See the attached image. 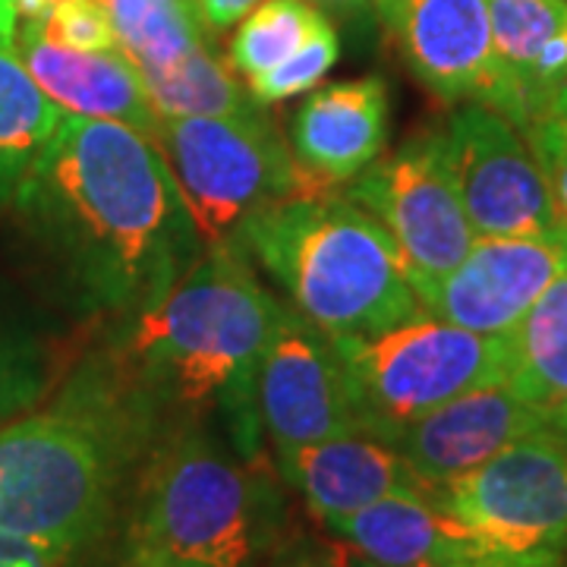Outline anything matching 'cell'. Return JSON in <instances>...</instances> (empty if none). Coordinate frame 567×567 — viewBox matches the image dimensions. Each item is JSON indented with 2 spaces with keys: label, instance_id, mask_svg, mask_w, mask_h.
Returning a JSON list of instances; mask_svg holds the SVG:
<instances>
[{
  "label": "cell",
  "instance_id": "obj_21",
  "mask_svg": "<svg viewBox=\"0 0 567 567\" xmlns=\"http://www.w3.org/2000/svg\"><path fill=\"white\" fill-rule=\"evenodd\" d=\"M121 51L136 70H167L212 44V32L205 29L193 7H181L171 0H99Z\"/></svg>",
  "mask_w": 567,
  "mask_h": 567
},
{
  "label": "cell",
  "instance_id": "obj_6",
  "mask_svg": "<svg viewBox=\"0 0 567 567\" xmlns=\"http://www.w3.org/2000/svg\"><path fill=\"white\" fill-rule=\"evenodd\" d=\"M360 432L391 442L406 423L473 388L505 382L507 334L416 316L375 334L331 338Z\"/></svg>",
  "mask_w": 567,
  "mask_h": 567
},
{
  "label": "cell",
  "instance_id": "obj_11",
  "mask_svg": "<svg viewBox=\"0 0 567 567\" xmlns=\"http://www.w3.org/2000/svg\"><path fill=\"white\" fill-rule=\"evenodd\" d=\"M259 423L275 454L360 432L334 341L281 303L259 363Z\"/></svg>",
  "mask_w": 567,
  "mask_h": 567
},
{
  "label": "cell",
  "instance_id": "obj_34",
  "mask_svg": "<svg viewBox=\"0 0 567 567\" xmlns=\"http://www.w3.org/2000/svg\"><path fill=\"white\" fill-rule=\"evenodd\" d=\"M344 558V567H391V565H379V561H369L363 555H357V551H347L341 555ZM404 567H432V565H404Z\"/></svg>",
  "mask_w": 567,
  "mask_h": 567
},
{
  "label": "cell",
  "instance_id": "obj_16",
  "mask_svg": "<svg viewBox=\"0 0 567 567\" xmlns=\"http://www.w3.org/2000/svg\"><path fill=\"white\" fill-rule=\"evenodd\" d=\"M17 54L39 89L63 114L130 126L142 136H155L158 111L148 99L133 61L117 51H73L44 35L39 20L17 29Z\"/></svg>",
  "mask_w": 567,
  "mask_h": 567
},
{
  "label": "cell",
  "instance_id": "obj_23",
  "mask_svg": "<svg viewBox=\"0 0 567 567\" xmlns=\"http://www.w3.org/2000/svg\"><path fill=\"white\" fill-rule=\"evenodd\" d=\"M324 25H331V20L312 0H262L244 17L237 35L230 39L227 63L240 76L252 80L297 54Z\"/></svg>",
  "mask_w": 567,
  "mask_h": 567
},
{
  "label": "cell",
  "instance_id": "obj_13",
  "mask_svg": "<svg viewBox=\"0 0 567 567\" xmlns=\"http://www.w3.org/2000/svg\"><path fill=\"white\" fill-rule=\"evenodd\" d=\"M375 13L425 92L451 107L498 111L488 0H375Z\"/></svg>",
  "mask_w": 567,
  "mask_h": 567
},
{
  "label": "cell",
  "instance_id": "obj_5",
  "mask_svg": "<svg viewBox=\"0 0 567 567\" xmlns=\"http://www.w3.org/2000/svg\"><path fill=\"white\" fill-rule=\"evenodd\" d=\"M237 244L328 338L375 334L425 312L385 227L338 189L265 208Z\"/></svg>",
  "mask_w": 567,
  "mask_h": 567
},
{
  "label": "cell",
  "instance_id": "obj_1",
  "mask_svg": "<svg viewBox=\"0 0 567 567\" xmlns=\"http://www.w3.org/2000/svg\"><path fill=\"white\" fill-rule=\"evenodd\" d=\"M10 205L82 312L121 322L205 249L158 145L121 123L63 114Z\"/></svg>",
  "mask_w": 567,
  "mask_h": 567
},
{
  "label": "cell",
  "instance_id": "obj_24",
  "mask_svg": "<svg viewBox=\"0 0 567 567\" xmlns=\"http://www.w3.org/2000/svg\"><path fill=\"white\" fill-rule=\"evenodd\" d=\"M61 379V360L35 328L0 316V425L35 410Z\"/></svg>",
  "mask_w": 567,
  "mask_h": 567
},
{
  "label": "cell",
  "instance_id": "obj_28",
  "mask_svg": "<svg viewBox=\"0 0 567 567\" xmlns=\"http://www.w3.org/2000/svg\"><path fill=\"white\" fill-rule=\"evenodd\" d=\"M73 555L58 543L0 529V567H70Z\"/></svg>",
  "mask_w": 567,
  "mask_h": 567
},
{
  "label": "cell",
  "instance_id": "obj_7",
  "mask_svg": "<svg viewBox=\"0 0 567 567\" xmlns=\"http://www.w3.org/2000/svg\"><path fill=\"white\" fill-rule=\"evenodd\" d=\"M152 142L181 186L205 246L237 244L252 215L309 193L290 142L262 104L224 117H162Z\"/></svg>",
  "mask_w": 567,
  "mask_h": 567
},
{
  "label": "cell",
  "instance_id": "obj_14",
  "mask_svg": "<svg viewBox=\"0 0 567 567\" xmlns=\"http://www.w3.org/2000/svg\"><path fill=\"white\" fill-rule=\"evenodd\" d=\"M546 423V410L524 401L507 382H492L406 423L391 445L425 486L442 488Z\"/></svg>",
  "mask_w": 567,
  "mask_h": 567
},
{
  "label": "cell",
  "instance_id": "obj_36",
  "mask_svg": "<svg viewBox=\"0 0 567 567\" xmlns=\"http://www.w3.org/2000/svg\"><path fill=\"white\" fill-rule=\"evenodd\" d=\"M548 117H567V85L558 92V99H555V104H551V114ZM546 121V117H543Z\"/></svg>",
  "mask_w": 567,
  "mask_h": 567
},
{
  "label": "cell",
  "instance_id": "obj_3",
  "mask_svg": "<svg viewBox=\"0 0 567 567\" xmlns=\"http://www.w3.org/2000/svg\"><path fill=\"white\" fill-rule=\"evenodd\" d=\"M278 309L240 244H212L164 300L121 322L111 347L174 423L212 406L234 451L262 461L256 382Z\"/></svg>",
  "mask_w": 567,
  "mask_h": 567
},
{
  "label": "cell",
  "instance_id": "obj_35",
  "mask_svg": "<svg viewBox=\"0 0 567 567\" xmlns=\"http://www.w3.org/2000/svg\"><path fill=\"white\" fill-rule=\"evenodd\" d=\"M284 567H344V558H303V561H290Z\"/></svg>",
  "mask_w": 567,
  "mask_h": 567
},
{
  "label": "cell",
  "instance_id": "obj_20",
  "mask_svg": "<svg viewBox=\"0 0 567 567\" xmlns=\"http://www.w3.org/2000/svg\"><path fill=\"white\" fill-rule=\"evenodd\" d=\"M63 111L22 66L17 48H0V208L54 136Z\"/></svg>",
  "mask_w": 567,
  "mask_h": 567
},
{
  "label": "cell",
  "instance_id": "obj_26",
  "mask_svg": "<svg viewBox=\"0 0 567 567\" xmlns=\"http://www.w3.org/2000/svg\"><path fill=\"white\" fill-rule=\"evenodd\" d=\"M41 29L51 41L73 51H117L111 17L99 0H63L41 17Z\"/></svg>",
  "mask_w": 567,
  "mask_h": 567
},
{
  "label": "cell",
  "instance_id": "obj_27",
  "mask_svg": "<svg viewBox=\"0 0 567 567\" xmlns=\"http://www.w3.org/2000/svg\"><path fill=\"white\" fill-rule=\"evenodd\" d=\"M524 140L529 142V148L551 186V196L567 218V117L536 121L524 133Z\"/></svg>",
  "mask_w": 567,
  "mask_h": 567
},
{
  "label": "cell",
  "instance_id": "obj_31",
  "mask_svg": "<svg viewBox=\"0 0 567 567\" xmlns=\"http://www.w3.org/2000/svg\"><path fill=\"white\" fill-rule=\"evenodd\" d=\"M17 3L13 0H0V48H13L17 44Z\"/></svg>",
  "mask_w": 567,
  "mask_h": 567
},
{
  "label": "cell",
  "instance_id": "obj_22",
  "mask_svg": "<svg viewBox=\"0 0 567 567\" xmlns=\"http://www.w3.org/2000/svg\"><path fill=\"white\" fill-rule=\"evenodd\" d=\"M158 117H224L246 114L259 102L240 85L237 70L212 44L167 70H140Z\"/></svg>",
  "mask_w": 567,
  "mask_h": 567
},
{
  "label": "cell",
  "instance_id": "obj_4",
  "mask_svg": "<svg viewBox=\"0 0 567 567\" xmlns=\"http://www.w3.org/2000/svg\"><path fill=\"white\" fill-rule=\"evenodd\" d=\"M281 529V495L203 420H181L142 466L126 567H259Z\"/></svg>",
  "mask_w": 567,
  "mask_h": 567
},
{
  "label": "cell",
  "instance_id": "obj_10",
  "mask_svg": "<svg viewBox=\"0 0 567 567\" xmlns=\"http://www.w3.org/2000/svg\"><path fill=\"white\" fill-rule=\"evenodd\" d=\"M442 130L476 237H536L567 224L529 142L507 117L486 104H457Z\"/></svg>",
  "mask_w": 567,
  "mask_h": 567
},
{
  "label": "cell",
  "instance_id": "obj_29",
  "mask_svg": "<svg viewBox=\"0 0 567 567\" xmlns=\"http://www.w3.org/2000/svg\"><path fill=\"white\" fill-rule=\"evenodd\" d=\"M259 3H262V0H193L199 20L205 22V29H208L212 35H218L224 29L237 25V22L244 20V17H249Z\"/></svg>",
  "mask_w": 567,
  "mask_h": 567
},
{
  "label": "cell",
  "instance_id": "obj_8",
  "mask_svg": "<svg viewBox=\"0 0 567 567\" xmlns=\"http://www.w3.org/2000/svg\"><path fill=\"white\" fill-rule=\"evenodd\" d=\"M341 193L385 227L413 290L445 278L476 240L447 164L442 123L416 130L391 155H379Z\"/></svg>",
  "mask_w": 567,
  "mask_h": 567
},
{
  "label": "cell",
  "instance_id": "obj_12",
  "mask_svg": "<svg viewBox=\"0 0 567 567\" xmlns=\"http://www.w3.org/2000/svg\"><path fill=\"white\" fill-rule=\"evenodd\" d=\"M567 271V224L536 237H476L439 281L420 284L429 316L476 334H511Z\"/></svg>",
  "mask_w": 567,
  "mask_h": 567
},
{
  "label": "cell",
  "instance_id": "obj_9",
  "mask_svg": "<svg viewBox=\"0 0 567 567\" xmlns=\"http://www.w3.org/2000/svg\"><path fill=\"white\" fill-rule=\"evenodd\" d=\"M432 495L492 546L567 561V447L548 423Z\"/></svg>",
  "mask_w": 567,
  "mask_h": 567
},
{
  "label": "cell",
  "instance_id": "obj_19",
  "mask_svg": "<svg viewBox=\"0 0 567 567\" xmlns=\"http://www.w3.org/2000/svg\"><path fill=\"white\" fill-rule=\"evenodd\" d=\"M505 382L524 401L551 413L567 401V271L507 334Z\"/></svg>",
  "mask_w": 567,
  "mask_h": 567
},
{
  "label": "cell",
  "instance_id": "obj_38",
  "mask_svg": "<svg viewBox=\"0 0 567 567\" xmlns=\"http://www.w3.org/2000/svg\"><path fill=\"white\" fill-rule=\"evenodd\" d=\"M565 567H567V565H565Z\"/></svg>",
  "mask_w": 567,
  "mask_h": 567
},
{
  "label": "cell",
  "instance_id": "obj_18",
  "mask_svg": "<svg viewBox=\"0 0 567 567\" xmlns=\"http://www.w3.org/2000/svg\"><path fill=\"white\" fill-rule=\"evenodd\" d=\"M498 114L527 133L567 85V0H488Z\"/></svg>",
  "mask_w": 567,
  "mask_h": 567
},
{
  "label": "cell",
  "instance_id": "obj_30",
  "mask_svg": "<svg viewBox=\"0 0 567 567\" xmlns=\"http://www.w3.org/2000/svg\"><path fill=\"white\" fill-rule=\"evenodd\" d=\"M316 7L331 10L338 17H363V13H375V0H312Z\"/></svg>",
  "mask_w": 567,
  "mask_h": 567
},
{
  "label": "cell",
  "instance_id": "obj_32",
  "mask_svg": "<svg viewBox=\"0 0 567 567\" xmlns=\"http://www.w3.org/2000/svg\"><path fill=\"white\" fill-rule=\"evenodd\" d=\"M13 3H17V13L20 17H25V20H41L48 10H54L63 0H13Z\"/></svg>",
  "mask_w": 567,
  "mask_h": 567
},
{
  "label": "cell",
  "instance_id": "obj_15",
  "mask_svg": "<svg viewBox=\"0 0 567 567\" xmlns=\"http://www.w3.org/2000/svg\"><path fill=\"white\" fill-rule=\"evenodd\" d=\"M287 133L309 193L344 189L385 152L388 85L382 76L316 85L293 111Z\"/></svg>",
  "mask_w": 567,
  "mask_h": 567
},
{
  "label": "cell",
  "instance_id": "obj_33",
  "mask_svg": "<svg viewBox=\"0 0 567 567\" xmlns=\"http://www.w3.org/2000/svg\"><path fill=\"white\" fill-rule=\"evenodd\" d=\"M548 425L561 435V442H565L567 447V401L561 406H555L551 413H548Z\"/></svg>",
  "mask_w": 567,
  "mask_h": 567
},
{
  "label": "cell",
  "instance_id": "obj_17",
  "mask_svg": "<svg viewBox=\"0 0 567 567\" xmlns=\"http://www.w3.org/2000/svg\"><path fill=\"white\" fill-rule=\"evenodd\" d=\"M287 486L303 495L306 507L328 524L391 495L435 492L410 470L401 451L369 432H347L316 445L275 454Z\"/></svg>",
  "mask_w": 567,
  "mask_h": 567
},
{
  "label": "cell",
  "instance_id": "obj_25",
  "mask_svg": "<svg viewBox=\"0 0 567 567\" xmlns=\"http://www.w3.org/2000/svg\"><path fill=\"white\" fill-rule=\"evenodd\" d=\"M338 54H341L338 32H334V25H324L322 32L306 41L297 54H290L287 61L265 70L259 76L246 80V89L262 107L287 102L293 95L312 92L328 76V70L338 63Z\"/></svg>",
  "mask_w": 567,
  "mask_h": 567
},
{
  "label": "cell",
  "instance_id": "obj_37",
  "mask_svg": "<svg viewBox=\"0 0 567 567\" xmlns=\"http://www.w3.org/2000/svg\"><path fill=\"white\" fill-rule=\"evenodd\" d=\"M171 3H181V7H193V0H171ZM196 10V7H193Z\"/></svg>",
  "mask_w": 567,
  "mask_h": 567
},
{
  "label": "cell",
  "instance_id": "obj_2",
  "mask_svg": "<svg viewBox=\"0 0 567 567\" xmlns=\"http://www.w3.org/2000/svg\"><path fill=\"white\" fill-rule=\"evenodd\" d=\"M171 429L107 347L85 357L51 406L0 425V529L70 551L99 543Z\"/></svg>",
  "mask_w": 567,
  "mask_h": 567
}]
</instances>
